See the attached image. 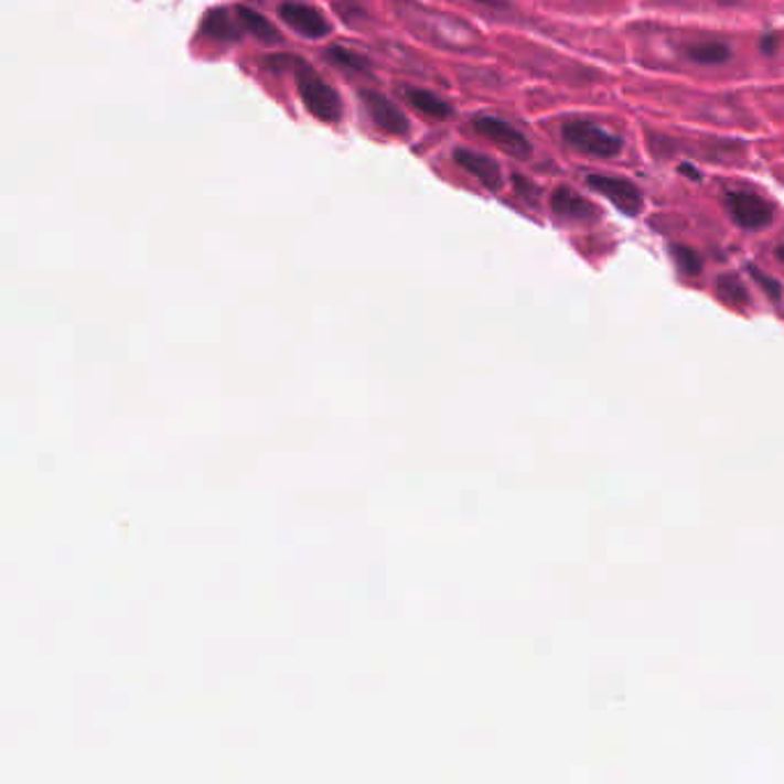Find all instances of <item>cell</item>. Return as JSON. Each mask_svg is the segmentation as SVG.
Here are the masks:
<instances>
[{
    "label": "cell",
    "instance_id": "6da1fadb",
    "mask_svg": "<svg viewBox=\"0 0 784 784\" xmlns=\"http://www.w3.org/2000/svg\"><path fill=\"white\" fill-rule=\"evenodd\" d=\"M561 137L578 152L597 159H612L621 152V148H624V141H621L616 133L582 118L566 122L561 127Z\"/></svg>",
    "mask_w": 784,
    "mask_h": 784
},
{
    "label": "cell",
    "instance_id": "7a4b0ae2",
    "mask_svg": "<svg viewBox=\"0 0 784 784\" xmlns=\"http://www.w3.org/2000/svg\"><path fill=\"white\" fill-rule=\"evenodd\" d=\"M300 97L307 106V111L322 120V122H330V125H336L341 122L343 118V101L339 97V93L330 86V84H324V80L311 72H304L300 76Z\"/></svg>",
    "mask_w": 784,
    "mask_h": 784
},
{
    "label": "cell",
    "instance_id": "3957f363",
    "mask_svg": "<svg viewBox=\"0 0 784 784\" xmlns=\"http://www.w3.org/2000/svg\"><path fill=\"white\" fill-rule=\"evenodd\" d=\"M724 203L729 214H732V219L745 230H762L771 226L775 216L773 205L752 192H729Z\"/></svg>",
    "mask_w": 784,
    "mask_h": 784
},
{
    "label": "cell",
    "instance_id": "277c9868",
    "mask_svg": "<svg viewBox=\"0 0 784 784\" xmlns=\"http://www.w3.org/2000/svg\"><path fill=\"white\" fill-rule=\"evenodd\" d=\"M587 186H591L593 192L601 194L603 198H608L619 212H624L629 216H635V214L642 212L644 196L631 180L614 178V175H603V173H593V175L587 178Z\"/></svg>",
    "mask_w": 784,
    "mask_h": 784
},
{
    "label": "cell",
    "instance_id": "5b68a950",
    "mask_svg": "<svg viewBox=\"0 0 784 784\" xmlns=\"http://www.w3.org/2000/svg\"><path fill=\"white\" fill-rule=\"evenodd\" d=\"M474 129H476V133H481L483 139H488L491 143L500 146L502 150H506L513 157H529V152H531V146H529L525 133L518 131L513 125H508L506 120H500L495 116H479L474 120Z\"/></svg>",
    "mask_w": 784,
    "mask_h": 784
},
{
    "label": "cell",
    "instance_id": "8992f818",
    "mask_svg": "<svg viewBox=\"0 0 784 784\" xmlns=\"http://www.w3.org/2000/svg\"><path fill=\"white\" fill-rule=\"evenodd\" d=\"M359 95H362V101L366 106L370 120L377 127L391 133V137H408L410 120L405 118V114L389 97L375 93V90H362Z\"/></svg>",
    "mask_w": 784,
    "mask_h": 784
},
{
    "label": "cell",
    "instance_id": "52a82bcc",
    "mask_svg": "<svg viewBox=\"0 0 784 784\" xmlns=\"http://www.w3.org/2000/svg\"><path fill=\"white\" fill-rule=\"evenodd\" d=\"M283 23L288 25V29H292L294 33H300L309 40H318V37H324V35H330L332 31V25L330 21L324 19V14L311 6H304V3H297V0H288V3L281 6L279 10Z\"/></svg>",
    "mask_w": 784,
    "mask_h": 784
},
{
    "label": "cell",
    "instance_id": "ba28073f",
    "mask_svg": "<svg viewBox=\"0 0 784 784\" xmlns=\"http://www.w3.org/2000/svg\"><path fill=\"white\" fill-rule=\"evenodd\" d=\"M453 159H455L458 167L468 171L472 178H476L481 184L488 186L491 192H497V189L502 186V171H500V164L495 159L465 150V148H458L453 152Z\"/></svg>",
    "mask_w": 784,
    "mask_h": 784
},
{
    "label": "cell",
    "instance_id": "9c48e42d",
    "mask_svg": "<svg viewBox=\"0 0 784 784\" xmlns=\"http://www.w3.org/2000/svg\"><path fill=\"white\" fill-rule=\"evenodd\" d=\"M550 207L557 216L569 222H589L597 216V207H593L584 196L573 192L571 186H557L550 196Z\"/></svg>",
    "mask_w": 784,
    "mask_h": 784
},
{
    "label": "cell",
    "instance_id": "30bf717a",
    "mask_svg": "<svg viewBox=\"0 0 784 784\" xmlns=\"http://www.w3.org/2000/svg\"><path fill=\"white\" fill-rule=\"evenodd\" d=\"M203 35H207L214 42H239L241 40V23L239 19L235 21L228 10H212L205 14L201 23Z\"/></svg>",
    "mask_w": 784,
    "mask_h": 784
},
{
    "label": "cell",
    "instance_id": "8fae6325",
    "mask_svg": "<svg viewBox=\"0 0 784 784\" xmlns=\"http://www.w3.org/2000/svg\"><path fill=\"white\" fill-rule=\"evenodd\" d=\"M684 56L695 65L718 67V65H724L729 58H732V46L724 44V42H718V40L690 42V44L684 46Z\"/></svg>",
    "mask_w": 784,
    "mask_h": 784
},
{
    "label": "cell",
    "instance_id": "7c38bea8",
    "mask_svg": "<svg viewBox=\"0 0 784 784\" xmlns=\"http://www.w3.org/2000/svg\"><path fill=\"white\" fill-rule=\"evenodd\" d=\"M405 99L410 101L412 108H417V111L430 120H447L451 118L453 114V108L451 104H447L444 99H440L438 95H432L430 90H423V88H405L402 90Z\"/></svg>",
    "mask_w": 784,
    "mask_h": 784
},
{
    "label": "cell",
    "instance_id": "4fadbf2b",
    "mask_svg": "<svg viewBox=\"0 0 784 784\" xmlns=\"http://www.w3.org/2000/svg\"><path fill=\"white\" fill-rule=\"evenodd\" d=\"M239 23H241V29H245L249 35H254L258 42L262 44H277L281 40V33L275 29L272 23L267 21V17H262L260 12L251 10V8H245V6H239L235 10Z\"/></svg>",
    "mask_w": 784,
    "mask_h": 784
},
{
    "label": "cell",
    "instance_id": "5bb4252c",
    "mask_svg": "<svg viewBox=\"0 0 784 784\" xmlns=\"http://www.w3.org/2000/svg\"><path fill=\"white\" fill-rule=\"evenodd\" d=\"M718 297L729 304V307H734V309H745L750 304V294H748V288L743 286V281L734 275H722L718 279Z\"/></svg>",
    "mask_w": 784,
    "mask_h": 784
},
{
    "label": "cell",
    "instance_id": "9a60e30c",
    "mask_svg": "<svg viewBox=\"0 0 784 784\" xmlns=\"http://www.w3.org/2000/svg\"><path fill=\"white\" fill-rule=\"evenodd\" d=\"M324 56H327L330 63H334L336 67H343L347 72H368L370 69L368 58H364L362 53L350 51L345 46H330L327 51H324Z\"/></svg>",
    "mask_w": 784,
    "mask_h": 784
},
{
    "label": "cell",
    "instance_id": "2e32d148",
    "mask_svg": "<svg viewBox=\"0 0 784 784\" xmlns=\"http://www.w3.org/2000/svg\"><path fill=\"white\" fill-rule=\"evenodd\" d=\"M672 256H674V260H677V267L681 269L684 275L697 277V275L701 272V258H699L697 251H692L690 247L674 245V247H672Z\"/></svg>",
    "mask_w": 784,
    "mask_h": 784
},
{
    "label": "cell",
    "instance_id": "e0dca14e",
    "mask_svg": "<svg viewBox=\"0 0 784 784\" xmlns=\"http://www.w3.org/2000/svg\"><path fill=\"white\" fill-rule=\"evenodd\" d=\"M750 275H752V279H754L756 283H760V286L766 290V294L771 297L773 302H777V300H780V297H782V286H780L773 277H769V275L760 272V269H756V267H750Z\"/></svg>",
    "mask_w": 784,
    "mask_h": 784
},
{
    "label": "cell",
    "instance_id": "ac0fdd59",
    "mask_svg": "<svg viewBox=\"0 0 784 784\" xmlns=\"http://www.w3.org/2000/svg\"><path fill=\"white\" fill-rule=\"evenodd\" d=\"M513 184H516V189H518V194L527 196L529 201H534V198H536V189H534V184H531V182L523 180L520 175H513Z\"/></svg>",
    "mask_w": 784,
    "mask_h": 784
},
{
    "label": "cell",
    "instance_id": "d6986e66",
    "mask_svg": "<svg viewBox=\"0 0 784 784\" xmlns=\"http://www.w3.org/2000/svg\"><path fill=\"white\" fill-rule=\"evenodd\" d=\"M762 51L766 53V56H775V53H777V40L773 35L762 37Z\"/></svg>",
    "mask_w": 784,
    "mask_h": 784
},
{
    "label": "cell",
    "instance_id": "ffe728a7",
    "mask_svg": "<svg viewBox=\"0 0 784 784\" xmlns=\"http://www.w3.org/2000/svg\"><path fill=\"white\" fill-rule=\"evenodd\" d=\"M472 3H479V6H485V8H506L504 0H472Z\"/></svg>",
    "mask_w": 784,
    "mask_h": 784
},
{
    "label": "cell",
    "instance_id": "44dd1931",
    "mask_svg": "<svg viewBox=\"0 0 784 784\" xmlns=\"http://www.w3.org/2000/svg\"><path fill=\"white\" fill-rule=\"evenodd\" d=\"M713 3L720 8H737V6H741V0H713Z\"/></svg>",
    "mask_w": 784,
    "mask_h": 784
},
{
    "label": "cell",
    "instance_id": "7402d4cb",
    "mask_svg": "<svg viewBox=\"0 0 784 784\" xmlns=\"http://www.w3.org/2000/svg\"><path fill=\"white\" fill-rule=\"evenodd\" d=\"M681 173L688 175V178H692V180H699V173H695L690 167H681Z\"/></svg>",
    "mask_w": 784,
    "mask_h": 784
},
{
    "label": "cell",
    "instance_id": "603a6c76",
    "mask_svg": "<svg viewBox=\"0 0 784 784\" xmlns=\"http://www.w3.org/2000/svg\"><path fill=\"white\" fill-rule=\"evenodd\" d=\"M777 258H780V260H782V262H784V245H782V247H780V249H777Z\"/></svg>",
    "mask_w": 784,
    "mask_h": 784
}]
</instances>
